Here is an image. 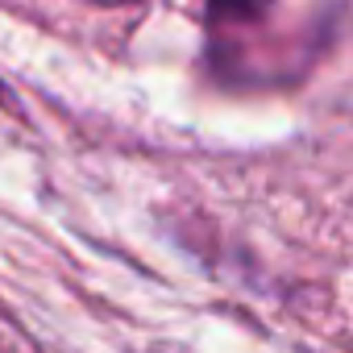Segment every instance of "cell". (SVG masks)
Wrapping results in <instances>:
<instances>
[{
    "label": "cell",
    "instance_id": "cell-2",
    "mask_svg": "<svg viewBox=\"0 0 353 353\" xmlns=\"http://www.w3.org/2000/svg\"><path fill=\"white\" fill-rule=\"evenodd\" d=\"M100 5H129V0H100Z\"/></svg>",
    "mask_w": 353,
    "mask_h": 353
},
{
    "label": "cell",
    "instance_id": "cell-1",
    "mask_svg": "<svg viewBox=\"0 0 353 353\" xmlns=\"http://www.w3.org/2000/svg\"><path fill=\"white\" fill-rule=\"evenodd\" d=\"M216 5V13H225V17H254L258 9H262V0H212Z\"/></svg>",
    "mask_w": 353,
    "mask_h": 353
}]
</instances>
